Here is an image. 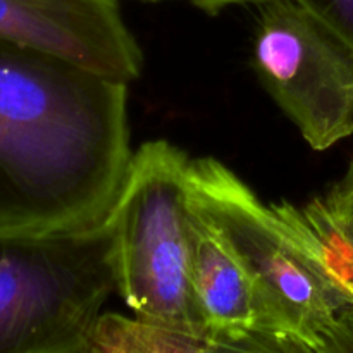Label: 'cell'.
I'll use <instances>...</instances> for the list:
<instances>
[{"label": "cell", "instance_id": "3", "mask_svg": "<svg viewBox=\"0 0 353 353\" xmlns=\"http://www.w3.org/2000/svg\"><path fill=\"white\" fill-rule=\"evenodd\" d=\"M190 161L168 140L141 145L107 223L114 234L116 292L134 316L212 343L192 286Z\"/></svg>", "mask_w": 353, "mask_h": 353}, {"label": "cell", "instance_id": "9", "mask_svg": "<svg viewBox=\"0 0 353 353\" xmlns=\"http://www.w3.org/2000/svg\"><path fill=\"white\" fill-rule=\"evenodd\" d=\"M353 50V0H299Z\"/></svg>", "mask_w": 353, "mask_h": 353}, {"label": "cell", "instance_id": "7", "mask_svg": "<svg viewBox=\"0 0 353 353\" xmlns=\"http://www.w3.org/2000/svg\"><path fill=\"white\" fill-rule=\"evenodd\" d=\"M192 286L216 352H276L250 276L193 205Z\"/></svg>", "mask_w": 353, "mask_h": 353}, {"label": "cell", "instance_id": "11", "mask_svg": "<svg viewBox=\"0 0 353 353\" xmlns=\"http://www.w3.org/2000/svg\"><path fill=\"white\" fill-rule=\"evenodd\" d=\"M190 2L195 3L199 9L205 10V12L216 14L219 12V10L226 9V7L234 6V3H248V2L262 3V2H268V0H190Z\"/></svg>", "mask_w": 353, "mask_h": 353}, {"label": "cell", "instance_id": "6", "mask_svg": "<svg viewBox=\"0 0 353 353\" xmlns=\"http://www.w3.org/2000/svg\"><path fill=\"white\" fill-rule=\"evenodd\" d=\"M0 40L65 59L116 81L143 71L117 0H0Z\"/></svg>", "mask_w": 353, "mask_h": 353}, {"label": "cell", "instance_id": "8", "mask_svg": "<svg viewBox=\"0 0 353 353\" xmlns=\"http://www.w3.org/2000/svg\"><path fill=\"white\" fill-rule=\"evenodd\" d=\"M271 205L341 305L353 352V231L331 212L324 199L305 205Z\"/></svg>", "mask_w": 353, "mask_h": 353}, {"label": "cell", "instance_id": "1", "mask_svg": "<svg viewBox=\"0 0 353 353\" xmlns=\"http://www.w3.org/2000/svg\"><path fill=\"white\" fill-rule=\"evenodd\" d=\"M131 157L128 83L0 40V230L100 226Z\"/></svg>", "mask_w": 353, "mask_h": 353}, {"label": "cell", "instance_id": "4", "mask_svg": "<svg viewBox=\"0 0 353 353\" xmlns=\"http://www.w3.org/2000/svg\"><path fill=\"white\" fill-rule=\"evenodd\" d=\"M116 290L110 224L0 230V353H86Z\"/></svg>", "mask_w": 353, "mask_h": 353}, {"label": "cell", "instance_id": "12", "mask_svg": "<svg viewBox=\"0 0 353 353\" xmlns=\"http://www.w3.org/2000/svg\"><path fill=\"white\" fill-rule=\"evenodd\" d=\"M150 2H159V0H150Z\"/></svg>", "mask_w": 353, "mask_h": 353}, {"label": "cell", "instance_id": "5", "mask_svg": "<svg viewBox=\"0 0 353 353\" xmlns=\"http://www.w3.org/2000/svg\"><path fill=\"white\" fill-rule=\"evenodd\" d=\"M254 68L310 148L353 134V50L299 0L262 2Z\"/></svg>", "mask_w": 353, "mask_h": 353}, {"label": "cell", "instance_id": "10", "mask_svg": "<svg viewBox=\"0 0 353 353\" xmlns=\"http://www.w3.org/2000/svg\"><path fill=\"white\" fill-rule=\"evenodd\" d=\"M326 205L331 212L353 231V154L350 162L347 165V171L343 172L340 179L331 186L326 196H323Z\"/></svg>", "mask_w": 353, "mask_h": 353}, {"label": "cell", "instance_id": "2", "mask_svg": "<svg viewBox=\"0 0 353 353\" xmlns=\"http://www.w3.org/2000/svg\"><path fill=\"white\" fill-rule=\"evenodd\" d=\"M190 196L250 276L276 352H352L341 305L272 205L212 157L190 161Z\"/></svg>", "mask_w": 353, "mask_h": 353}]
</instances>
